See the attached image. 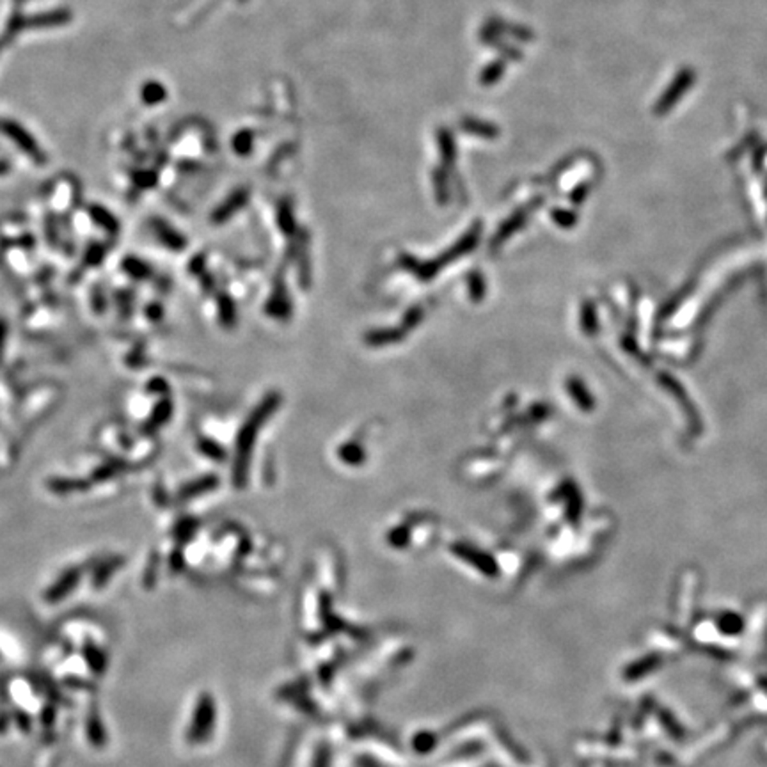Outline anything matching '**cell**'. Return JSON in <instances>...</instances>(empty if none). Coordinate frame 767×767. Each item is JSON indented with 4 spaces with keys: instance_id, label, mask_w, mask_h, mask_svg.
<instances>
[{
    "instance_id": "cell-1",
    "label": "cell",
    "mask_w": 767,
    "mask_h": 767,
    "mask_svg": "<svg viewBox=\"0 0 767 767\" xmlns=\"http://www.w3.org/2000/svg\"><path fill=\"white\" fill-rule=\"evenodd\" d=\"M0 130L16 144L22 151H25L30 158H34L36 162H44V155L41 153L40 146L36 144L34 137L27 132L25 128L20 126L18 123H13L8 119H0Z\"/></svg>"
},
{
    "instance_id": "cell-2",
    "label": "cell",
    "mask_w": 767,
    "mask_h": 767,
    "mask_svg": "<svg viewBox=\"0 0 767 767\" xmlns=\"http://www.w3.org/2000/svg\"><path fill=\"white\" fill-rule=\"evenodd\" d=\"M81 569H68L61 573V578L44 592V600L48 604H57L66 599L81 583Z\"/></svg>"
},
{
    "instance_id": "cell-3",
    "label": "cell",
    "mask_w": 767,
    "mask_h": 767,
    "mask_svg": "<svg viewBox=\"0 0 767 767\" xmlns=\"http://www.w3.org/2000/svg\"><path fill=\"white\" fill-rule=\"evenodd\" d=\"M212 701H210L208 696H203L201 700H199L194 721H192V728H190V741H203V739H205V735L208 734L210 730V725H212Z\"/></svg>"
},
{
    "instance_id": "cell-4",
    "label": "cell",
    "mask_w": 767,
    "mask_h": 767,
    "mask_svg": "<svg viewBox=\"0 0 767 767\" xmlns=\"http://www.w3.org/2000/svg\"><path fill=\"white\" fill-rule=\"evenodd\" d=\"M85 734H88L89 742L95 748H103L107 744V730L103 727V721L96 710H91L85 720Z\"/></svg>"
},
{
    "instance_id": "cell-5",
    "label": "cell",
    "mask_w": 767,
    "mask_h": 767,
    "mask_svg": "<svg viewBox=\"0 0 767 767\" xmlns=\"http://www.w3.org/2000/svg\"><path fill=\"white\" fill-rule=\"evenodd\" d=\"M151 226H153L155 234L160 238L162 244L167 245L169 249H174V251H178V249H182L183 245H185V240L182 238V234L176 233V231L172 230L171 226H167L164 220L155 219L153 222H151Z\"/></svg>"
},
{
    "instance_id": "cell-6",
    "label": "cell",
    "mask_w": 767,
    "mask_h": 767,
    "mask_svg": "<svg viewBox=\"0 0 767 767\" xmlns=\"http://www.w3.org/2000/svg\"><path fill=\"white\" fill-rule=\"evenodd\" d=\"M84 659L89 665L93 673L96 675H103L107 668V655L103 654L102 648L96 647L95 643H85L84 645Z\"/></svg>"
},
{
    "instance_id": "cell-7",
    "label": "cell",
    "mask_w": 767,
    "mask_h": 767,
    "mask_svg": "<svg viewBox=\"0 0 767 767\" xmlns=\"http://www.w3.org/2000/svg\"><path fill=\"white\" fill-rule=\"evenodd\" d=\"M123 561L124 559L121 558V556H114V558H109L107 561H103L102 565L96 569L95 578H93V586H95V588H102V586L112 578V573L123 565Z\"/></svg>"
},
{
    "instance_id": "cell-8",
    "label": "cell",
    "mask_w": 767,
    "mask_h": 767,
    "mask_svg": "<svg viewBox=\"0 0 767 767\" xmlns=\"http://www.w3.org/2000/svg\"><path fill=\"white\" fill-rule=\"evenodd\" d=\"M165 96H167V93H165L164 85L160 82L150 81L141 88V98L148 105H157V103L164 102Z\"/></svg>"
},
{
    "instance_id": "cell-9",
    "label": "cell",
    "mask_w": 767,
    "mask_h": 767,
    "mask_svg": "<svg viewBox=\"0 0 767 767\" xmlns=\"http://www.w3.org/2000/svg\"><path fill=\"white\" fill-rule=\"evenodd\" d=\"M123 268L128 275H132L136 279H146L151 275L150 265H146L139 258H133V256H128L126 260L123 261Z\"/></svg>"
},
{
    "instance_id": "cell-10",
    "label": "cell",
    "mask_w": 767,
    "mask_h": 767,
    "mask_svg": "<svg viewBox=\"0 0 767 767\" xmlns=\"http://www.w3.org/2000/svg\"><path fill=\"white\" fill-rule=\"evenodd\" d=\"M84 482H78V480H68V478H54L48 482V489L55 494H68L75 492V490L85 489Z\"/></svg>"
},
{
    "instance_id": "cell-11",
    "label": "cell",
    "mask_w": 767,
    "mask_h": 767,
    "mask_svg": "<svg viewBox=\"0 0 767 767\" xmlns=\"http://www.w3.org/2000/svg\"><path fill=\"white\" fill-rule=\"evenodd\" d=\"M91 217L95 219L96 224L103 227V230L110 231V233H117V220L114 219L112 213L107 212L102 206H93L91 208Z\"/></svg>"
},
{
    "instance_id": "cell-12",
    "label": "cell",
    "mask_w": 767,
    "mask_h": 767,
    "mask_svg": "<svg viewBox=\"0 0 767 767\" xmlns=\"http://www.w3.org/2000/svg\"><path fill=\"white\" fill-rule=\"evenodd\" d=\"M169 416H171V402H169V400H162V402L155 407V412L153 416H151V420L148 421V432L155 430L158 424L165 423V421L169 420Z\"/></svg>"
},
{
    "instance_id": "cell-13",
    "label": "cell",
    "mask_w": 767,
    "mask_h": 767,
    "mask_svg": "<svg viewBox=\"0 0 767 767\" xmlns=\"http://www.w3.org/2000/svg\"><path fill=\"white\" fill-rule=\"evenodd\" d=\"M103 254H105V249L98 244L89 245V249L85 251V263L88 265H98L103 260Z\"/></svg>"
},
{
    "instance_id": "cell-14",
    "label": "cell",
    "mask_w": 767,
    "mask_h": 767,
    "mask_svg": "<svg viewBox=\"0 0 767 767\" xmlns=\"http://www.w3.org/2000/svg\"><path fill=\"white\" fill-rule=\"evenodd\" d=\"M157 563H158L157 556H153V558L150 559V563H148V570L143 578V583L146 588H153L155 579H157Z\"/></svg>"
},
{
    "instance_id": "cell-15",
    "label": "cell",
    "mask_w": 767,
    "mask_h": 767,
    "mask_svg": "<svg viewBox=\"0 0 767 767\" xmlns=\"http://www.w3.org/2000/svg\"><path fill=\"white\" fill-rule=\"evenodd\" d=\"M117 472V468L116 464H109V465H103V468H100L98 471L95 472V480H107L110 478V476H114Z\"/></svg>"
},
{
    "instance_id": "cell-16",
    "label": "cell",
    "mask_w": 767,
    "mask_h": 767,
    "mask_svg": "<svg viewBox=\"0 0 767 767\" xmlns=\"http://www.w3.org/2000/svg\"><path fill=\"white\" fill-rule=\"evenodd\" d=\"M16 721H18V727L22 732H30V718L25 713H16Z\"/></svg>"
},
{
    "instance_id": "cell-17",
    "label": "cell",
    "mask_w": 767,
    "mask_h": 767,
    "mask_svg": "<svg viewBox=\"0 0 767 767\" xmlns=\"http://www.w3.org/2000/svg\"><path fill=\"white\" fill-rule=\"evenodd\" d=\"M54 718H55V710L52 709V707H47V709L43 710V714H41V721H43V725H47V727H50L52 723H54Z\"/></svg>"
},
{
    "instance_id": "cell-18",
    "label": "cell",
    "mask_w": 767,
    "mask_h": 767,
    "mask_svg": "<svg viewBox=\"0 0 767 767\" xmlns=\"http://www.w3.org/2000/svg\"><path fill=\"white\" fill-rule=\"evenodd\" d=\"M95 309H96V311H103V309H105V302H103V295H102V292H100V295H98V290H96V292H95Z\"/></svg>"
},
{
    "instance_id": "cell-19",
    "label": "cell",
    "mask_w": 767,
    "mask_h": 767,
    "mask_svg": "<svg viewBox=\"0 0 767 767\" xmlns=\"http://www.w3.org/2000/svg\"><path fill=\"white\" fill-rule=\"evenodd\" d=\"M9 727V716L8 714H0V734H4Z\"/></svg>"
},
{
    "instance_id": "cell-20",
    "label": "cell",
    "mask_w": 767,
    "mask_h": 767,
    "mask_svg": "<svg viewBox=\"0 0 767 767\" xmlns=\"http://www.w3.org/2000/svg\"><path fill=\"white\" fill-rule=\"evenodd\" d=\"M6 341V323L0 320V354H2V348H4Z\"/></svg>"
},
{
    "instance_id": "cell-21",
    "label": "cell",
    "mask_w": 767,
    "mask_h": 767,
    "mask_svg": "<svg viewBox=\"0 0 767 767\" xmlns=\"http://www.w3.org/2000/svg\"><path fill=\"white\" fill-rule=\"evenodd\" d=\"M162 384H164L162 380H151L150 386H148V389H150V391H158V389L165 388V386H162Z\"/></svg>"
},
{
    "instance_id": "cell-22",
    "label": "cell",
    "mask_w": 767,
    "mask_h": 767,
    "mask_svg": "<svg viewBox=\"0 0 767 767\" xmlns=\"http://www.w3.org/2000/svg\"><path fill=\"white\" fill-rule=\"evenodd\" d=\"M150 316L153 318V320H157V318H160V307H158V306H151V307H150Z\"/></svg>"
},
{
    "instance_id": "cell-23",
    "label": "cell",
    "mask_w": 767,
    "mask_h": 767,
    "mask_svg": "<svg viewBox=\"0 0 767 767\" xmlns=\"http://www.w3.org/2000/svg\"><path fill=\"white\" fill-rule=\"evenodd\" d=\"M8 171H9V165H8V162H4V160H0V174H6V172H8Z\"/></svg>"
}]
</instances>
